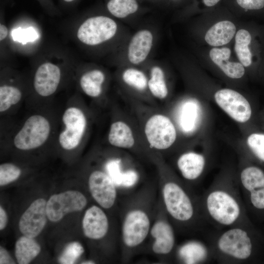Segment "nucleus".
Returning <instances> with one entry per match:
<instances>
[{
  "instance_id": "f257e3e1",
  "label": "nucleus",
  "mask_w": 264,
  "mask_h": 264,
  "mask_svg": "<svg viewBox=\"0 0 264 264\" xmlns=\"http://www.w3.org/2000/svg\"><path fill=\"white\" fill-rule=\"evenodd\" d=\"M200 204L204 221L218 229L247 225L246 207L238 181L215 182L200 198Z\"/></svg>"
},
{
  "instance_id": "f03ea898",
  "label": "nucleus",
  "mask_w": 264,
  "mask_h": 264,
  "mask_svg": "<svg viewBox=\"0 0 264 264\" xmlns=\"http://www.w3.org/2000/svg\"><path fill=\"white\" fill-rule=\"evenodd\" d=\"M122 97L130 105L143 137L153 152L160 154L175 144L177 139V130L171 117L158 107Z\"/></svg>"
},
{
  "instance_id": "7ed1b4c3",
  "label": "nucleus",
  "mask_w": 264,
  "mask_h": 264,
  "mask_svg": "<svg viewBox=\"0 0 264 264\" xmlns=\"http://www.w3.org/2000/svg\"><path fill=\"white\" fill-rule=\"evenodd\" d=\"M131 34L121 22L107 14H96L86 18L79 25L77 37L92 48L106 46L115 52Z\"/></svg>"
},
{
  "instance_id": "20e7f679",
  "label": "nucleus",
  "mask_w": 264,
  "mask_h": 264,
  "mask_svg": "<svg viewBox=\"0 0 264 264\" xmlns=\"http://www.w3.org/2000/svg\"><path fill=\"white\" fill-rule=\"evenodd\" d=\"M162 196L167 213L176 224L182 227H198L205 222L200 198L191 195L176 179L165 177Z\"/></svg>"
},
{
  "instance_id": "39448f33",
  "label": "nucleus",
  "mask_w": 264,
  "mask_h": 264,
  "mask_svg": "<svg viewBox=\"0 0 264 264\" xmlns=\"http://www.w3.org/2000/svg\"><path fill=\"white\" fill-rule=\"evenodd\" d=\"M209 243L213 259L221 264L247 262L254 251V242L247 225L222 229Z\"/></svg>"
},
{
  "instance_id": "423d86ee",
  "label": "nucleus",
  "mask_w": 264,
  "mask_h": 264,
  "mask_svg": "<svg viewBox=\"0 0 264 264\" xmlns=\"http://www.w3.org/2000/svg\"><path fill=\"white\" fill-rule=\"evenodd\" d=\"M107 139L111 147L143 154L154 160L159 155L148 146L134 115L120 108H113Z\"/></svg>"
},
{
  "instance_id": "0eeeda50",
  "label": "nucleus",
  "mask_w": 264,
  "mask_h": 264,
  "mask_svg": "<svg viewBox=\"0 0 264 264\" xmlns=\"http://www.w3.org/2000/svg\"><path fill=\"white\" fill-rule=\"evenodd\" d=\"M158 38L159 30L155 25L147 23L139 26L113 53L117 67H142L153 59Z\"/></svg>"
},
{
  "instance_id": "6e6552de",
  "label": "nucleus",
  "mask_w": 264,
  "mask_h": 264,
  "mask_svg": "<svg viewBox=\"0 0 264 264\" xmlns=\"http://www.w3.org/2000/svg\"><path fill=\"white\" fill-rule=\"evenodd\" d=\"M90 117L84 108L68 106L62 117V129L58 138L60 147L66 151H73L82 145L90 126Z\"/></svg>"
},
{
  "instance_id": "1a4fd4ad",
  "label": "nucleus",
  "mask_w": 264,
  "mask_h": 264,
  "mask_svg": "<svg viewBox=\"0 0 264 264\" xmlns=\"http://www.w3.org/2000/svg\"><path fill=\"white\" fill-rule=\"evenodd\" d=\"M114 78L122 96L146 105L158 107L157 102L150 93L148 75L143 67L117 66Z\"/></svg>"
},
{
  "instance_id": "9d476101",
  "label": "nucleus",
  "mask_w": 264,
  "mask_h": 264,
  "mask_svg": "<svg viewBox=\"0 0 264 264\" xmlns=\"http://www.w3.org/2000/svg\"><path fill=\"white\" fill-rule=\"evenodd\" d=\"M52 131L49 119L35 113L29 116L15 134L12 144L17 149L28 151L38 149L48 140Z\"/></svg>"
},
{
  "instance_id": "9b49d317",
  "label": "nucleus",
  "mask_w": 264,
  "mask_h": 264,
  "mask_svg": "<svg viewBox=\"0 0 264 264\" xmlns=\"http://www.w3.org/2000/svg\"><path fill=\"white\" fill-rule=\"evenodd\" d=\"M238 181L244 205L264 211V172L255 166L245 167Z\"/></svg>"
},
{
  "instance_id": "f8f14e48",
  "label": "nucleus",
  "mask_w": 264,
  "mask_h": 264,
  "mask_svg": "<svg viewBox=\"0 0 264 264\" xmlns=\"http://www.w3.org/2000/svg\"><path fill=\"white\" fill-rule=\"evenodd\" d=\"M151 221L143 210L133 209L125 216L122 226V238L124 245L133 248L140 245L151 230Z\"/></svg>"
},
{
  "instance_id": "ddd939ff",
  "label": "nucleus",
  "mask_w": 264,
  "mask_h": 264,
  "mask_svg": "<svg viewBox=\"0 0 264 264\" xmlns=\"http://www.w3.org/2000/svg\"><path fill=\"white\" fill-rule=\"evenodd\" d=\"M87 204L86 198L78 191L53 195L46 203L47 219L53 222L58 221L67 213L82 210Z\"/></svg>"
},
{
  "instance_id": "4468645a",
  "label": "nucleus",
  "mask_w": 264,
  "mask_h": 264,
  "mask_svg": "<svg viewBox=\"0 0 264 264\" xmlns=\"http://www.w3.org/2000/svg\"><path fill=\"white\" fill-rule=\"evenodd\" d=\"M214 97L219 106L234 120L245 123L250 118V105L239 92L229 88L221 89L215 93Z\"/></svg>"
},
{
  "instance_id": "2eb2a0df",
  "label": "nucleus",
  "mask_w": 264,
  "mask_h": 264,
  "mask_svg": "<svg viewBox=\"0 0 264 264\" xmlns=\"http://www.w3.org/2000/svg\"><path fill=\"white\" fill-rule=\"evenodd\" d=\"M88 185L92 198L100 206L109 209L113 206L117 197V186L104 169L92 171L88 176Z\"/></svg>"
},
{
  "instance_id": "dca6fc26",
  "label": "nucleus",
  "mask_w": 264,
  "mask_h": 264,
  "mask_svg": "<svg viewBox=\"0 0 264 264\" xmlns=\"http://www.w3.org/2000/svg\"><path fill=\"white\" fill-rule=\"evenodd\" d=\"M177 130L185 135L193 134L197 129L200 118V108L196 100L185 98L175 105L172 110Z\"/></svg>"
},
{
  "instance_id": "f3484780",
  "label": "nucleus",
  "mask_w": 264,
  "mask_h": 264,
  "mask_svg": "<svg viewBox=\"0 0 264 264\" xmlns=\"http://www.w3.org/2000/svg\"><path fill=\"white\" fill-rule=\"evenodd\" d=\"M110 80V75L105 69L91 66L83 72L79 82L81 90L86 95L96 101H101L106 98Z\"/></svg>"
},
{
  "instance_id": "a211bd4d",
  "label": "nucleus",
  "mask_w": 264,
  "mask_h": 264,
  "mask_svg": "<svg viewBox=\"0 0 264 264\" xmlns=\"http://www.w3.org/2000/svg\"><path fill=\"white\" fill-rule=\"evenodd\" d=\"M46 203L44 198L37 199L23 213L19 223L23 235L34 238L42 232L47 221Z\"/></svg>"
},
{
  "instance_id": "6ab92c4d",
  "label": "nucleus",
  "mask_w": 264,
  "mask_h": 264,
  "mask_svg": "<svg viewBox=\"0 0 264 264\" xmlns=\"http://www.w3.org/2000/svg\"><path fill=\"white\" fill-rule=\"evenodd\" d=\"M60 67L50 62L41 64L36 70L33 78V87L40 96L49 97L57 90L61 79Z\"/></svg>"
},
{
  "instance_id": "aec40b11",
  "label": "nucleus",
  "mask_w": 264,
  "mask_h": 264,
  "mask_svg": "<svg viewBox=\"0 0 264 264\" xmlns=\"http://www.w3.org/2000/svg\"><path fill=\"white\" fill-rule=\"evenodd\" d=\"M148 77V88L153 98L157 102L169 97L170 88L167 73L164 64L154 58L142 66Z\"/></svg>"
},
{
  "instance_id": "412c9836",
  "label": "nucleus",
  "mask_w": 264,
  "mask_h": 264,
  "mask_svg": "<svg viewBox=\"0 0 264 264\" xmlns=\"http://www.w3.org/2000/svg\"><path fill=\"white\" fill-rule=\"evenodd\" d=\"M141 0H105L107 12L121 22L135 21L150 9Z\"/></svg>"
},
{
  "instance_id": "4be33fe9",
  "label": "nucleus",
  "mask_w": 264,
  "mask_h": 264,
  "mask_svg": "<svg viewBox=\"0 0 264 264\" xmlns=\"http://www.w3.org/2000/svg\"><path fill=\"white\" fill-rule=\"evenodd\" d=\"M154 238L152 249L156 254L168 255L175 249L176 236L171 223L165 219L156 221L151 228L150 232Z\"/></svg>"
},
{
  "instance_id": "5701e85b",
  "label": "nucleus",
  "mask_w": 264,
  "mask_h": 264,
  "mask_svg": "<svg viewBox=\"0 0 264 264\" xmlns=\"http://www.w3.org/2000/svg\"><path fill=\"white\" fill-rule=\"evenodd\" d=\"M103 168L116 186L132 187L139 178V173L135 168L125 167L124 160L120 155L108 158L104 164Z\"/></svg>"
},
{
  "instance_id": "b1692460",
  "label": "nucleus",
  "mask_w": 264,
  "mask_h": 264,
  "mask_svg": "<svg viewBox=\"0 0 264 264\" xmlns=\"http://www.w3.org/2000/svg\"><path fill=\"white\" fill-rule=\"evenodd\" d=\"M84 235L92 240H99L107 234L109 221L107 215L100 207L93 205L88 209L83 219Z\"/></svg>"
},
{
  "instance_id": "393cba45",
  "label": "nucleus",
  "mask_w": 264,
  "mask_h": 264,
  "mask_svg": "<svg viewBox=\"0 0 264 264\" xmlns=\"http://www.w3.org/2000/svg\"><path fill=\"white\" fill-rule=\"evenodd\" d=\"M206 159L203 155L194 152H187L180 154L176 166L182 177L189 181H195L202 175Z\"/></svg>"
},
{
  "instance_id": "a878e982",
  "label": "nucleus",
  "mask_w": 264,
  "mask_h": 264,
  "mask_svg": "<svg viewBox=\"0 0 264 264\" xmlns=\"http://www.w3.org/2000/svg\"><path fill=\"white\" fill-rule=\"evenodd\" d=\"M181 261L185 264H203L213 259L211 248L200 241H191L183 244L177 250Z\"/></svg>"
},
{
  "instance_id": "bb28decb",
  "label": "nucleus",
  "mask_w": 264,
  "mask_h": 264,
  "mask_svg": "<svg viewBox=\"0 0 264 264\" xmlns=\"http://www.w3.org/2000/svg\"><path fill=\"white\" fill-rule=\"evenodd\" d=\"M231 50L229 48H213L209 52V56L215 64L228 77L239 79L245 73L244 66L240 63L229 62Z\"/></svg>"
},
{
  "instance_id": "cd10ccee",
  "label": "nucleus",
  "mask_w": 264,
  "mask_h": 264,
  "mask_svg": "<svg viewBox=\"0 0 264 264\" xmlns=\"http://www.w3.org/2000/svg\"><path fill=\"white\" fill-rule=\"evenodd\" d=\"M236 31V26L232 22L222 21L217 22L207 31L205 41L213 46L223 45L231 41Z\"/></svg>"
},
{
  "instance_id": "c85d7f7f",
  "label": "nucleus",
  "mask_w": 264,
  "mask_h": 264,
  "mask_svg": "<svg viewBox=\"0 0 264 264\" xmlns=\"http://www.w3.org/2000/svg\"><path fill=\"white\" fill-rule=\"evenodd\" d=\"M40 251L39 243L33 238L24 235L19 238L15 244V257L19 264L30 263Z\"/></svg>"
},
{
  "instance_id": "c756f323",
  "label": "nucleus",
  "mask_w": 264,
  "mask_h": 264,
  "mask_svg": "<svg viewBox=\"0 0 264 264\" xmlns=\"http://www.w3.org/2000/svg\"><path fill=\"white\" fill-rule=\"evenodd\" d=\"M251 41V35L245 29H240L236 34L234 49L241 63L245 67L252 63V54L248 47Z\"/></svg>"
},
{
  "instance_id": "7c9ffc66",
  "label": "nucleus",
  "mask_w": 264,
  "mask_h": 264,
  "mask_svg": "<svg viewBox=\"0 0 264 264\" xmlns=\"http://www.w3.org/2000/svg\"><path fill=\"white\" fill-rule=\"evenodd\" d=\"M22 93L17 86L2 84L0 87V112L6 113L22 100Z\"/></svg>"
},
{
  "instance_id": "2f4dec72",
  "label": "nucleus",
  "mask_w": 264,
  "mask_h": 264,
  "mask_svg": "<svg viewBox=\"0 0 264 264\" xmlns=\"http://www.w3.org/2000/svg\"><path fill=\"white\" fill-rule=\"evenodd\" d=\"M84 252V248L79 242H71L65 248L59 262L63 264H74Z\"/></svg>"
},
{
  "instance_id": "473e14b6",
  "label": "nucleus",
  "mask_w": 264,
  "mask_h": 264,
  "mask_svg": "<svg viewBox=\"0 0 264 264\" xmlns=\"http://www.w3.org/2000/svg\"><path fill=\"white\" fill-rule=\"evenodd\" d=\"M21 170L14 164L5 163L0 165V185H7L17 179L21 174Z\"/></svg>"
},
{
  "instance_id": "72a5a7b5",
  "label": "nucleus",
  "mask_w": 264,
  "mask_h": 264,
  "mask_svg": "<svg viewBox=\"0 0 264 264\" xmlns=\"http://www.w3.org/2000/svg\"><path fill=\"white\" fill-rule=\"evenodd\" d=\"M247 143L254 155L264 161V134L252 133L248 137Z\"/></svg>"
},
{
  "instance_id": "f704fd0d",
  "label": "nucleus",
  "mask_w": 264,
  "mask_h": 264,
  "mask_svg": "<svg viewBox=\"0 0 264 264\" xmlns=\"http://www.w3.org/2000/svg\"><path fill=\"white\" fill-rule=\"evenodd\" d=\"M12 36L13 40L23 44L27 42L34 41L38 37L37 32L33 27L15 29L12 32Z\"/></svg>"
},
{
  "instance_id": "c9c22d12",
  "label": "nucleus",
  "mask_w": 264,
  "mask_h": 264,
  "mask_svg": "<svg viewBox=\"0 0 264 264\" xmlns=\"http://www.w3.org/2000/svg\"><path fill=\"white\" fill-rule=\"evenodd\" d=\"M242 8L248 10H258L264 7V0H236Z\"/></svg>"
},
{
  "instance_id": "e433bc0d",
  "label": "nucleus",
  "mask_w": 264,
  "mask_h": 264,
  "mask_svg": "<svg viewBox=\"0 0 264 264\" xmlns=\"http://www.w3.org/2000/svg\"><path fill=\"white\" fill-rule=\"evenodd\" d=\"M0 264H15L8 252L3 247H0Z\"/></svg>"
},
{
  "instance_id": "4c0bfd02",
  "label": "nucleus",
  "mask_w": 264,
  "mask_h": 264,
  "mask_svg": "<svg viewBox=\"0 0 264 264\" xmlns=\"http://www.w3.org/2000/svg\"><path fill=\"white\" fill-rule=\"evenodd\" d=\"M7 216L5 210L0 207V230L3 229L7 224Z\"/></svg>"
},
{
  "instance_id": "58836bf2",
  "label": "nucleus",
  "mask_w": 264,
  "mask_h": 264,
  "mask_svg": "<svg viewBox=\"0 0 264 264\" xmlns=\"http://www.w3.org/2000/svg\"><path fill=\"white\" fill-rule=\"evenodd\" d=\"M8 33V30L7 27L5 25L1 23L0 24V40L1 41L6 38Z\"/></svg>"
},
{
  "instance_id": "ea45409f",
  "label": "nucleus",
  "mask_w": 264,
  "mask_h": 264,
  "mask_svg": "<svg viewBox=\"0 0 264 264\" xmlns=\"http://www.w3.org/2000/svg\"><path fill=\"white\" fill-rule=\"evenodd\" d=\"M143 2L150 3L155 6L165 5L166 0H141Z\"/></svg>"
},
{
  "instance_id": "a19ab883",
  "label": "nucleus",
  "mask_w": 264,
  "mask_h": 264,
  "mask_svg": "<svg viewBox=\"0 0 264 264\" xmlns=\"http://www.w3.org/2000/svg\"><path fill=\"white\" fill-rule=\"evenodd\" d=\"M220 0H202L203 3L207 7L216 5Z\"/></svg>"
},
{
  "instance_id": "79ce46f5",
  "label": "nucleus",
  "mask_w": 264,
  "mask_h": 264,
  "mask_svg": "<svg viewBox=\"0 0 264 264\" xmlns=\"http://www.w3.org/2000/svg\"><path fill=\"white\" fill-rule=\"evenodd\" d=\"M180 0H166L165 5L168 4L176 3L179 2Z\"/></svg>"
},
{
  "instance_id": "37998d69",
  "label": "nucleus",
  "mask_w": 264,
  "mask_h": 264,
  "mask_svg": "<svg viewBox=\"0 0 264 264\" xmlns=\"http://www.w3.org/2000/svg\"><path fill=\"white\" fill-rule=\"evenodd\" d=\"M82 264H95V263L92 261H87L83 262V263H82Z\"/></svg>"
},
{
  "instance_id": "c03bdc74",
  "label": "nucleus",
  "mask_w": 264,
  "mask_h": 264,
  "mask_svg": "<svg viewBox=\"0 0 264 264\" xmlns=\"http://www.w3.org/2000/svg\"><path fill=\"white\" fill-rule=\"evenodd\" d=\"M62 0L66 3H71L75 1L76 0Z\"/></svg>"
}]
</instances>
